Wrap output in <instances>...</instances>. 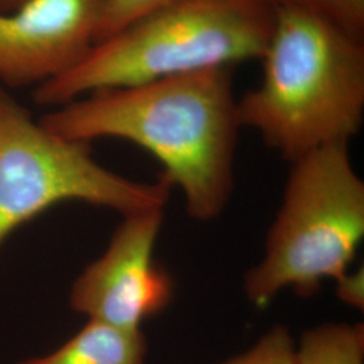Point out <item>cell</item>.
I'll return each instance as SVG.
<instances>
[{
    "label": "cell",
    "mask_w": 364,
    "mask_h": 364,
    "mask_svg": "<svg viewBox=\"0 0 364 364\" xmlns=\"http://www.w3.org/2000/svg\"><path fill=\"white\" fill-rule=\"evenodd\" d=\"M39 123L72 141L117 138L142 147L181 191L193 220L218 219L232 196L242 126L231 66L93 92Z\"/></svg>",
    "instance_id": "cell-1"
},
{
    "label": "cell",
    "mask_w": 364,
    "mask_h": 364,
    "mask_svg": "<svg viewBox=\"0 0 364 364\" xmlns=\"http://www.w3.org/2000/svg\"><path fill=\"white\" fill-rule=\"evenodd\" d=\"M274 10L259 82L237 99V114L242 129L291 164L360 131L364 38L316 14Z\"/></svg>",
    "instance_id": "cell-2"
},
{
    "label": "cell",
    "mask_w": 364,
    "mask_h": 364,
    "mask_svg": "<svg viewBox=\"0 0 364 364\" xmlns=\"http://www.w3.org/2000/svg\"><path fill=\"white\" fill-rule=\"evenodd\" d=\"M275 10L264 0H180L93 43L64 73L36 87L61 107L93 92L259 60Z\"/></svg>",
    "instance_id": "cell-3"
},
{
    "label": "cell",
    "mask_w": 364,
    "mask_h": 364,
    "mask_svg": "<svg viewBox=\"0 0 364 364\" xmlns=\"http://www.w3.org/2000/svg\"><path fill=\"white\" fill-rule=\"evenodd\" d=\"M364 237V181L350 144H329L290 164L264 254L245 275L248 302L264 309L282 290L316 294L350 272Z\"/></svg>",
    "instance_id": "cell-4"
},
{
    "label": "cell",
    "mask_w": 364,
    "mask_h": 364,
    "mask_svg": "<svg viewBox=\"0 0 364 364\" xmlns=\"http://www.w3.org/2000/svg\"><path fill=\"white\" fill-rule=\"evenodd\" d=\"M171 183L126 178L102 166L91 144L66 139L33 120L0 85V246L55 204L76 200L129 216L165 209Z\"/></svg>",
    "instance_id": "cell-5"
},
{
    "label": "cell",
    "mask_w": 364,
    "mask_h": 364,
    "mask_svg": "<svg viewBox=\"0 0 364 364\" xmlns=\"http://www.w3.org/2000/svg\"><path fill=\"white\" fill-rule=\"evenodd\" d=\"M123 218L105 254L76 278L69 304L90 320L141 329L174 297V279L156 259L164 209Z\"/></svg>",
    "instance_id": "cell-6"
},
{
    "label": "cell",
    "mask_w": 364,
    "mask_h": 364,
    "mask_svg": "<svg viewBox=\"0 0 364 364\" xmlns=\"http://www.w3.org/2000/svg\"><path fill=\"white\" fill-rule=\"evenodd\" d=\"M102 0H28L0 13V81L38 87L91 49Z\"/></svg>",
    "instance_id": "cell-7"
},
{
    "label": "cell",
    "mask_w": 364,
    "mask_h": 364,
    "mask_svg": "<svg viewBox=\"0 0 364 364\" xmlns=\"http://www.w3.org/2000/svg\"><path fill=\"white\" fill-rule=\"evenodd\" d=\"M147 338L142 329H124L88 320L55 351L19 364H146Z\"/></svg>",
    "instance_id": "cell-8"
},
{
    "label": "cell",
    "mask_w": 364,
    "mask_h": 364,
    "mask_svg": "<svg viewBox=\"0 0 364 364\" xmlns=\"http://www.w3.org/2000/svg\"><path fill=\"white\" fill-rule=\"evenodd\" d=\"M297 358L299 364H364L363 324L326 323L306 329Z\"/></svg>",
    "instance_id": "cell-9"
},
{
    "label": "cell",
    "mask_w": 364,
    "mask_h": 364,
    "mask_svg": "<svg viewBox=\"0 0 364 364\" xmlns=\"http://www.w3.org/2000/svg\"><path fill=\"white\" fill-rule=\"evenodd\" d=\"M273 9L316 14L364 38V0H264Z\"/></svg>",
    "instance_id": "cell-10"
},
{
    "label": "cell",
    "mask_w": 364,
    "mask_h": 364,
    "mask_svg": "<svg viewBox=\"0 0 364 364\" xmlns=\"http://www.w3.org/2000/svg\"><path fill=\"white\" fill-rule=\"evenodd\" d=\"M220 364H299L297 343L287 326H274L247 351Z\"/></svg>",
    "instance_id": "cell-11"
},
{
    "label": "cell",
    "mask_w": 364,
    "mask_h": 364,
    "mask_svg": "<svg viewBox=\"0 0 364 364\" xmlns=\"http://www.w3.org/2000/svg\"><path fill=\"white\" fill-rule=\"evenodd\" d=\"M180 0H102L95 43L115 34L131 22Z\"/></svg>",
    "instance_id": "cell-12"
},
{
    "label": "cell",
    "mask_w": 364,
    "mask_h": 364,
    "mask_svg": "<svg viewBox=\"0 0 364 364\" xmlns=\"http://www.w3.org/2000/svg\"><path fill=\"white\" fill-rule=\"evenodd\" d=\"M338 299L356 311L364 308V272L363 269L356 272H347L336 282Z\"/></svg>",
    "instance_id": "cell-13"
},
{
    "label": "cell",
    "mask_w": 364,
    "mask_h": 364,
    "mask_svg": "<svg viewBox=\"0 0 364 364\" xmlns=\"http://www.w3.org/2000/svg\"><path fill=\"white\" fill-rule=\"evenodd\" d=\"M27 1L28 0H0V13L14 11L26 4Z\"/></svg>",
    "instance_id": "cell-14"
}]
</instances>
